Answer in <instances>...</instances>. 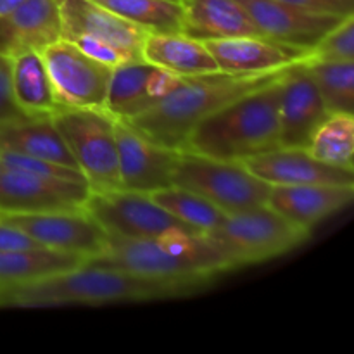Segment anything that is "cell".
Returning a JSON list of instances; mask_svg holds the SVG:
<instances>
[{"label": "cell", "instance_id": "obj_1", "mask_svg": "<svg viewBox=\"0 0 354 354\" xmlns=\"http://www.w3.org/2000/svg\"><path fill=\"white\" fill-rule=\"evenodd\" d=\"M85 265L173 283L190 294L228 272L221 256L204 234H169L158 239L109 237L106 251L86 259Z\"/></svg>", "mask_w": 354, "mask_h": 354}, {"label": "cell", "instance_id": "obj_2", "mask_svg": "<svg viewBox=\"0 0 354 354\" xmlns=\"http://www.w3.org/2000/svg\"><path fill=\"white\" fill-rule=\"evenodd\" d=\"M282 71L254 76L223 71L183 76L158 102L123 121L162 147L185 151L187 138L197 123L230 100L273 82Z\"/></svg>", "mask_w": 354, "mask_h": 354}, {"label": "cell", "instance_id": "obj_3", "mask_svg": "<svg viewBox=\"0 0 354 354\" xmlns=\"http://www.w3.org/2000/svg\"><path fill=\"white\" fill-rule=\"evenodd\" d=\"M190 294L178 286L140 279L120 270L85 265L26 286L0 290V308L104 306L168 299Z\"/></svg>", "mask_w": 354, "mask_h": 354}, {"label": "cell", "instance_id": "obj_4", "mask_svg": "<svg viewBox=\"0 0 354 354\" xmlns=\"http://www.w3.org/2000/svg\"><path fill=\"white\" fill-rule=\"evenodd\" d=\"M282 75L204 118L187 138L185 151L245 162L280 147L279 85Z\"/></svg>", "mask_w": 354, "mask_h": 354}, {"label": "cell", "instance_id": "obj_5", "mask_svg": "<svg viewBox=\"0 0 354 354\" xmlns=\"http://www.w3.org/2000/svg\"><path fill=\"white\" fill-rule=\"evenodd\" d=\"M204 235L228 272H234L294 251L310 237V230L294 225L266 204L227 214L214 230Z\"/></svg>", "mask_w": 354, "mask_h": 354}, {"label": "cell", "instance_id": "obj_6", "mask_svg": "<svg viewBox=\"0 0 354 354\" xmlns=\"http://www.w3.org/2000/svg\"><path fill=\"white\" fill-rule=\"evenodd\" d=\"M62 38L104 64L142 57L147 31L95 0H59Z\"/></svg>", "mask_w": 354, "mask_h": 354}, {"label": "cell", "instance_id": "obj_7", "mask_svg": "<svg viewBox=\"0 0 354 354\" xmlns=\"http://www.w3.org/2000/svg\"><path fill=\"white\" fill-rule=\"evenodd\" d=\"M52 120L90 192L121 189L120 158L114 133L116 118L106 109L61 107L52 114Z\"/></svg>", "mask_w": 354, "mask_h": 354}, {"label": "cell", "instance_id": "obj_8", "mask_svg": "<svg viewBox=\"0 0 354 354\" xmlns=\"http://www.w3.org/2000/svg\"><path fill=\"white\" fill-rule=\"evenodd\" d=\"M173 185L199 194L225 214L266 206L272 189L244 162L223 161L190 151H182Z\"/></svg>", "mask_w": 354, "mask_h": 354}, {"label": "cell", "instance_id": "obj_9", "mask_svg": "<svg viewBox=\"0 0 354 354\" xmlns=\"http://www.w3.org/2000/svg\"><path fill=\"white\" fill-rule=\"evenodd\" d=\"M83 209L118 239H158L169 234H197L162 209L151 194L133 190L90 192Z\"/></svg>", "mask_w": 354, "mask_h": 354}, {"label": "cell", "instance_id": "obj_10", "mask_svg": "<svg viewBox=\"0 0 354 354\" xmlns=\"http://www.w3.org/2000/svg\"><path fill=\"white\" fill-rule=\"evenodd\" d=\"M45 68L59 107L64 109H106L113 68L61 40L41 50Z\"/></svg>", "mask_w": 354, "mask_h": 354}, {"label": "cell", "instance_id": "obj_11", "mask_svg": "<svg viewBox=\"0 0 354 354\" xmlns=\"http://www.w3.org/2000/svg\"><path fill=\"white\" fill-rule=\"evenodd\" d=\"M0 220L26 232L38 245L80 256L86 261L109 245L107 232L85 209L33 214H0Z\"/></svg>", "mask_w": 354, "mask_h": 354}, {"label": "cell", "instance_id": "obj_12", "mask_svg": "<svg viewBox=\"0 0 354 354\" xmlns=\"http://www.w3.org/2000/svg\"><path fill=\"white\" fill-rule=\"evenodd\" d=\"M88 194V185L83 182L16 168H2L0 171V214L83 209Z\"/></svg>", "mask_w": 354, "mask_h": 354}, {"label": "cell", "instance_id": "obj_13", "mask_svg": "<svg viewBox=\"0 0 354 354\" xmlns=\"http://www.w3.org/2000/svg\"><path fill=\"white\" fill-rule=\"evenodd\" d=\"M121 189L152 194L173 185L182 151L162 147L118 120L114 123Z\"/></svg>", "mask_w": 354, "mask_h": 354}, {"label": "cell", "instance_id": "obj_14", "mask_svg": "<svg viewBox=\"0 0 354 354\" xmlns=\"http://www.w3.org/2000/svg\"><path fill=\"white\" fill-rule=\"evenodd\" d=\"M328 114L304 61L289 66L279 85L280 147L308 149L311 137Z\"/></svg>", "mask_w": 354, "mask_h": 354}, {"label": "cell", "instance_id": "obj_15", "mask_svg": "<svg viewBox=\"0 0 354 354\" xmlns=\"http://www.w3.org/2000/svg\"><path fill=\"white\" fill-rule=\"evenodd\" d=\"M218 64V71L230 75L254 76L282 71L296 62L304 61L310 52L290 47L263 35L204 40Z\"/></svg>", "mask_w": 354, "mask_h": 354}, {"label": "cell", "instance_id": "obj_16", "mask_svg": "<svg viewBox=\"0 0 354 354\" xmlns=\"http://www.w3.org/2000/svg\"><path fill=\"white\" fill-rule=\"evenodd\" d=\"M259 33L266 38L310 52L342 17L310 12L279 0H237Z\"/></svg>", "mask_w": 354, "mask_h": 354}, {"label": "cell", "instance_id": "obj_17", "mask_svg": "<svg viewBox=\"0 0 354 354\" xmlns=\"http://www.w3.org/2000/svg\"><path fill=\"white\" fill-rule=\"evenodd\" d=\"M178 80L145 59L121 62L111 71L106 111L118 120H130L158 102Z\"/></svg>", "mask_w": 354, "mask_h": 354}, {"label": "cell", "instance_id": "obj_18", "mask_svg": "<svg viewBox=\"0 0 354 354\" xmlns=\"http://www.w3.org/2000/svg\"><path fill=\"white\" fill-rule=\"evenodd\" d=\"M62 38L59 0H26L0 16V55L41 52Z\"/></svg>", "mask_w": 354, "mask_h": 354}, {"label": "cell", "instance_id": "obj_19", "mask_svg": "<svg viewBox=\"0 0 354 354\" xmlns=\"http://www.w3.org/2000/svg\"><path fill=\"white\" fill-rule=\"evenodd\" d=\"M268 185H311L334 183L354 185V171L332 168L310 154L308 149L277 147L244 162Z\"/></svg>", "mask_w": 354, "mask_h": 354}, {"label": "cell", "instance_id": "obj_20", "mask_svg": "<svg viewBox=\"0 0 354 354\" xmlns=\"http://www.w3.org/2000/svg\"><path fill=\"white\" fill-rule=\"evenodd\" d=\"M353 197L354 185H273L270 189L268 206L297 227L311 232L315 225L344 209Z\"/></svg>", "mask_w": 354, "mask_h": 354}, {"label": "cell", "instance_id": "obj_21", "mask_svg": "<svg viewBox=\"0 0 354 354\" xmlns=\"http://www.w3.org/2000/svg\"><path fill=\"white\" fill-rule=\"evenodd\" d=\"M183 7L182 33L197 40L261 35L237 0H180Z\"/></svg>", "mask_w": 354, "mask_h": 354}, {"label": "cell", "instance_id": "obj_22", "mask_svg": "<svg viewBox=\"0 0 354 354\" xmlns=\"http://www.w3.org/2000/svg\"><path fill=\"white\" fill-rule=\"evenodd\" d=\"M0 149L76 168L52 116H23L0 124Z\"/></svg>", "mask_w": 354, "mask_h": 354}, {"label": "cell", "instance_id": "obj_23", "mask_svg": "<svg viewBox=\"0 0 354 354\" xmlns=\"http://www.w3.org/2000/svg\"><path fill=\"white\" fill-rule=\"evenodd\" d=\"M142 57L180 78L218 71L204 41L185 33H147Z\"/></svg>", "mask_w": 354, "mask_h": 354}, {"label": "cell", "instance_id": "obj_24", "mask_svg": "<svg viewBox=\"0 0 354 354\" xmlns=\"http://www.w3.org/2000/svg\"><path fill=\"white\" fill-rule=\"evenodd\" d=\"M9 61L14 102L24 116H52L61 109L55 100L41 52H21Z\"/></svg>", "mask_w": 354, "mask_h": 354}, {"label": "cell", "instance_id": "obj_25", "mask_svg": "<svg viewBox=\"0 0 354 354\" xmlns=\"http://www.w3.org/2000/svg\"><path fill=\"white\" fill-rule=\"evenodd\" d=\"M85 263L80 256L47 248L17 249L0 252V290L38 282L47 277L78 268Z\"/></svg>", "mask_w": 354, "mask_h": 354}, {"label": "cell", "instance_id": "obj_26", "mask_svg": "<svg viewBox=\"0 0 354 354\" xmlns=\"http://www.w3.org/2000/svg\"><path fill=\"white\" fill-rule=\"evenodd\" d=\"M308 151L324 165L354 171V116L330 113L317 128Z\"/></svg>", "mask_w": 354, "mask_h": 354}, {"label": "cell", "instance_id": "obj_27", "mask_svg": "<svg viewBox=\"0 0 354 354\" xmlns=\"http://www.w3.org/2000/svg\"><path fill=\"white\" fill-rule=\"evenodd\" d=\"M147 33H182L183 7L180 0H95Z\"/></svg>", "mask_w": 354, "mask_h": 354}, {"label": "cell", "instance_id": "obj_28", "mask_svg": "<svg viewBox=\"0 0 354 354\" xmlns=\"http://www.w3.org/2000/svg\"><path fill=\"white\" fill-rule=\"evenodd\" d=\"M304 68L317 85L328 113L353 114L354 61L304 59Z\"/></svg>", "mask_w": 354, "mask_h": 354}, {"label": "cell", "instance_id": "obj_29", "mask_svg": "<svg viewBox=\"0 0 354 354\" xmlns=\"http://www.w3.org/2000/svg\"><path fill=\"white\" fill-rule=\"evenodd\" d=\"M151 197L162 209L168 211L182 223L189 225L197 234H207V232L214 230L227 216L223 211L218 209L214 204L201 197L199 194L180 189L176 185L156 190L151 194Z\"/></svg>", "mask_w": 354, "mask_h": 354}, {"label": "cell", "instance_id": "obj_30", "mask_svg": "<svg viewBox=\"0 0 354 354\" xmlns=\"http://www.w3.org/2000/svg\"><path fill=\"white\" fill-rule=\"evenodd\" d=\"M311 61H354V14L327 31L310 50Z\"/></svg>", "mask_w": 354, "mask_h": 354}, {"label": "cell", "instance_id": "obj_31", "mask_svg": "<svg viewBox=\"0 0 354 354\" xmlns=\"http://www.w3.org/2000/svg\"><path fill=\"white\" fill-rule=\"evenodd\" d=\"M0 159H2L3 168H16V169H26V171L37 173V175L44 176H54V178L62 180H73V182H85L80 169L71 168V166L59 165V162L47 161V159L40 158H30V156L17 154V152L6 151L0 149Z\"/></svg>", "mask_w": 354, "mask_h": 354}, {"label": "cell", "instance_id": "obj_32", "mask_svg": "<svg viewBox=\"0 0 354 354\" xmlns=\"http://www.w3.org/2000/svg\"><path fill=\"white\" fill-rule=\"evenodd\" d=\"M23 116L24 114L16 106L12 97V86H10V61L9 57L0 55V124Z\"/></svg>", "mask_w": 354, "mask_h": 354}, {"label": "cell", "instance_id": "obj_33", "mask_svg": "<svg viewBox=\"0 0 354 354\" xmlns=\"http://www.w3.org/2000/svg\"><path fill=\"white\" fill-rule=\"evenodd\" d=\"M297 9L346 17L354 14V0H279Z\"/></svg>", "mask_w": 354, "mask_h": 354}, {"label": "cell", "instance_id": "obj_34", "mask_svg": "<svg viewBox=\"0 0 354 354\" xmlns=\"http://www.w3.org/2000/svg\"><path fill=\"white\" fill-rule=\"evenodd\" d=\"M31 248H41V245H38L37 242H35L26 232L21 230V228L0 220V252Z\"/></svg>", "mask_w": 354, "mask_h": 354}, {"label": "cell", "instance_id": "obj_35", "mask_svg": "<svg viewBox=\"0 0 354 354\" xmlns=\"http://www.w3.org/2000/svg\"><path fill=\"white\" fill-rule=\"evenodd\" d=\"M23 2H26V0H0V16L10 12V10L16 9V7L21 6Z\"/></svg>", "mask_w": 354, "mask_h": 354}, {"label": "cell", "instance_id": "obj_36", "mask_svg": "<svg viewBox=\"0 0 354 354\" xmlns=\"http://www.w3.org/2000/svg\"><path fill=\"white\" fill-rule=\"evenodd\" d=\"M2 168H3V166H2V159H0V171H2Z\"/></svg>", "mask_w": 354, "mask_h": 354}]
</instances>
